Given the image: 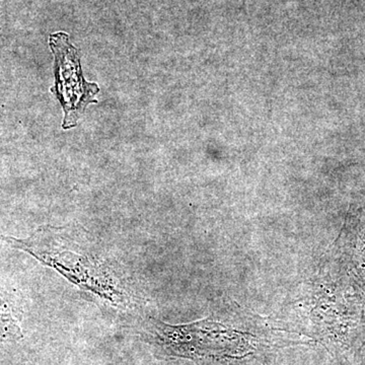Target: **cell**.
<instances>
[{"label": "cell", "mask_w": 365, "mask_h": 365, "mask_svg": "<svg viewBox=\"0 0 365 365\" xmlns=\"http://www.w3.org/2000/svg\"><path fill=\"white\" fill-rule=\"evenodd\" d=\"M50 47L55 56V95L63 107L64 129L76 126L81 113L98 93L96 83H86L81 72L78 50L69 42V37L64 33L50 36Z\"/></svg>", "instance_id": "obj_1"}]
</instances>
